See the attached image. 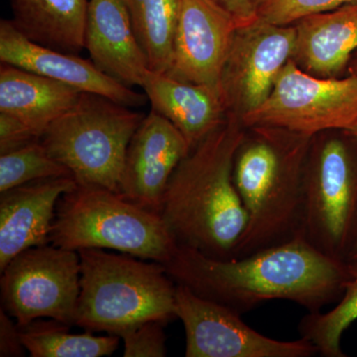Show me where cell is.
Returning <instances> with one entry per match:
<instances>
[{
	"mask_svg": "<svg viewBox=\"0 0 357 357\" xmlns=\"http://www.w3.org/2000/svg\"><path fill=\"white\" fill-rule=\"evenodd\" d=\"M163 265L178 285L241 314L272 300L321 312L340 301L349 279L347 262L319 252L302 237L227 259L178 244Z\"/></svg>",
	"mask_w": 357,
	"mask_h": 357,
	"instance_id": "obj_1",
	"label": "cell"
},
{
	"mask_svg": "<svg viewBox=\"0 0 357 357\" xmlns=\"http://www.w3.org/2000/svg\"><path fill=\"white\" fill-rule=\"evenodd\" d=\"M245 133L236 115L192 148L175 169L160 215L178 245L231 258L248 213L234 184V164Z\"/></svg>",
	"mask_w": 357,
	"mask_h": 357,
	"instance_id": "obj_2",
	"label": "cell"
},
{
	"mask_svg": "<svg viewBox=\"0 0 357 357\" xmlns=\"http://www.w3.org/2000/svg\"><path fill=\"white\" fill-rule=\"evenodd\" d=\"M234 164V184L248 223L231 258H241L302 237L305 172L312 137L253 128Z\"/></svg>",
	"mask_w": 357,
	"mask_h": 357,
	"instance_id": "obj_3",
	"label": "cell"
},
{
	"mask_svg": "<svg viewBox=\"0 0 357 357\" xmlns=\"http://www.w3.org/2000/svg\"><path fill=\"white\" fill-rule=\"evenodd\" d=\"M81 293L76 326L122 333L176 316V283L162 263L100 248L81 249Z\"/></svg>",
	"mask_w": 357,
	"mask_h": 357,
	"instance_id": "obj_4",
	"label": "cell"
},
{
	"mask_svg": "<svg viewBox=\"0 0 357 357\" xmlns=\"http://www.w3.org/2000/svg\"><path fill=\"white\" fill-rule=\"evenodd\" d=\"M50 243L75 251H117L162 264L178 246L160 213L119 192L82 185L59 199Z\"/></svg>",
	"mask_w": 357,
	"mask_h": 357,
	"instance_id": "obj_5",
	"label": "cell"
},
{
	"mask_svg": "<svg viewBox=\"0 0 357 357\" xmlns=\"http://www.w3.org/2000/svg\"><path fill=\"white\" fill-rule=\"evenodd\" d=\"M145 115L96 93H82L76 105L42 134V144L77 185L119 194L131 138Z\"/></svg>",
	"mask_w": 357,
	"mask_h": 357,
	"instance_id": "obj_6",
	"label": "cell"
},
{
	"mask_svg": "<svg viewBox=\"0 0 357 357\" xmlns=\"http://www.w3.org/2000/svg\"><path fill=\"white\" fill-rule=\"evenodd\" d=\"M357 222V141L321 138L309 148L303 197L302 238L347 262Z\"/></svg>",
	"mask_w": 357,
	"mask_h": 357,
	"instance_id": "obj_7",
	"label": "cell"
},
{
	"mask_svg": "<svg viewBox=\"0 0 357 357\" xmlns=\"http://www.w3.org/2000/svg\"><path fill=\"white\" fill-rule=\"evenodd\" d=\"M241 121L246 128L278 129L305 137L349 130L357 122V75L317 77L291 59L267 100Z\"/></svg>",
	"mask_w": 357,
	"mask_h": 357,
	"instance_id": "obj_8",
	"label": "cell"
},
{
	"mask_svg": "<svg viewBox=\"0 0 357 357\" xmlns=\"http://www.w3.org/2000/svg\"><path fill=\"white\" fill-rule=\"evenodd\" d=\"M0 287L2 307L20 328L41 318L76 325L79 252L54 244L27 249L2 270Z\"/></svg>",
	"mask_w": 357,
	"mask_h": 357,
	"instance_id": "obj_9",
	"label": "cell"
},
{
	"mask_svg": "<svg viewBox=\"0 0 357 357\" xmlns=\"http://www.w3.org/2000/svg\"><path fill=\"white\" fill-rule=\"evenodd\" d=\"M176 316L185 333L187 357H311L310 340L283 342L256 332L230 307L176 284Z\"/></svg>",
	"mask_w": 357,
	"mask_h": 357,
	"instance_id": "obj_10",
	"label": "cell"
},
{
	"mask_svg": "<svg viewBox=\"0 0 357 357\" xmlns=\"http://www.w3.org/2000/svg\"><path fill=\"white\" fill-rule=\"evenodd\" d=\"M296 41L293 24L277 25L259 18L237 29L220 81L227 112L241 119L267 100L293 58Z\"/></svg>",
	"mask_w": 357,
	"mask_h": 357,
	"instance_id": "obj_11",
	"label": "cell"
},
{
	"mask_svg": "<svg viewBox=\"0 0 357 357\" xmlns=\"http://www.w3.org/2000/svg\"><path fill=\"white\" fill-rule=\"evenodd\" d=\"M239 25L211 0H181L172 64L166 74L220 91L225 63Z\"/></svg>",
	"mask_w": 357,
	"mask_h": 357,
	"instance_id": "obj_12",
	"label": "cell"
},
{
	"mask_svg": "<svg viewBox=\"0 0 357 357\" xmlns=\"http://www.w3.org/2000/svg\"><path fill=\"white\" fill-rule=\"evenodd\" d=\"M190 150L187 140L172 122L152 109L129 143L119 194L159 213L169 180Z\"/></svg>",
	"mask_w": 357,
	"mask_h": 357,
	"instance_id": "obj_13",
	"label": "cell"
},
{
	"mask_svg": "<svg viewBox=\"0 0 357 357\" xmlns=\"http://www.w3.org/2000/svg\"><path fill=\"white\" fill-rule=\"evenodd\" d=\"M0 61L77 89L107 96L126 107H141L147 96L107 76L91 60L36 43L11 20L0 22Z\"/></svg>",
	"mask_w": 357,
	"mask_h": 357,
	"instance_id": "obj_14",
	"label": "cell"
},
{
	"mask_svg": "<svg viewBox=\"0 0 357 357\" xmlns=\"http://www.w3.org/2000/svg\"><path fill=\"white\" fill-rule=\"evenodd\" d=\"M74 178H48L0 192V272L27 249L50 243L59 199Z\"/></svg>",
	"mask_w": 357,
	"mask_h": 357,
	"instance_id": "obj_15",
	"label": "cell"
},
{
	"mask_svg": "<svg viewBox=\"0 0 357 357\" xmlns=\"http://www.w3.org/2000/svg\"><path fill=\"white\" fill-rule=\"evenodd\" d=\"M84 48L98 69L129 88L141 86L150 70L123 0H89Z\"/></svg>",
	"mask_w": 357,
	"mask_h": 357,
	"instance_id": "obj_16",
	"label": "cell"
},
{
	"mask_svg": "<svg viewBox=\"0 0 357 357\" xmlns=\"http://www.w3.org/2000/svg\"><path fill=\"white\" fill-rule=\"evenodd\" d=\"M141 88L152 109L172 122L191 149L227 121L222 93L208 86L149 70Z\"/></svg>",
	"mask_w": 357,
	"mask_h": 357,
	"instance_id": "obj_17",
	"label": "cell"
},
{
	"mask_svg": "<svg viewBox=\"0 0 357 357\" xmlns=\"http://www.w3.org/2000/svg\"><path fill=\"white\" fill-rule=\"evenodd\" d=\"M296 28L293 60L314 76L335 77L357 51V2L307 16Z\"/></svg>",
	"mask_w": 357,
	"mask_h": 357,
	"instance_id": "obj_18",
	"label": "cell"
},
{
	"mask_svg": "<svg viewBox=\"0 0 357 357\" xmlns=\"http://www.w3.org/2000/svg\"><path fill=\"white\" fill-rule=\"evenodd\" d=\"M81 93L67 84L1 63L0 112L20 119L40 138L76 105Z\"/></svg>",
	"mask_w": 357,
	"mask_h": 357,
	"instance_id": "obj_19",
	"label": "cell"
},
{
	"mask_svg": "<svg viewBox=\"0 0 357 357\" xmlns=\"http://www.w3.org/2000/svg\"><path fill=\"white\" fill-rule=\"evenodd\" d=\"M88 0H10L15 27L36 43L79 53L84 48Z\"/></svg>",
	"mask_w": 357,
	"mask_h": 357,
	"instance_id": "obj_20",
	"label": "cell"
},
{
	"mask_svg": "<svg viewBox=\"0 0 357 357\" xmlns=\"http://www.w3.org/2000/svg\"><path fill=\"white\" fill-rule=\"evenodd\" d=\"M150 70L167 73L172 64L181 0H123Z\"/></svg>",
	"mask_w": 357,
	"mask_h": 357,
	"instance_id": "obj_21",
	"label": "cell"
},
{
	"mask_svg": "<svg viewBox=\"0 0 357 357\" xmlns=\"http://www.w3.org/2000/svg\"><path fill=\"white\" fill-rule=\"evenodd\" d=\"M57 321H34L20 328L23 347L32 357H102L112 356L119 345L114 335L72 333Z\"/></svg>",
	"mask_w": 357,
	"mask_h": 357,
	"instance_id": "obj_22",
	"label": "cell"
},
{
	"mask_svg": "<svg viewBox=\"0 0 357 357\" xmlns=\"http://www.w3.org/2000/svg\"><path fill=\"white\" fill-rule=\"evenodd\" d=\"M349 279L344 295L331 311L307 312L301 319V337L310 340L325 357H345L342 335L357 319V262H347Z\"/></svg>",
	"mask_w": 357,
	"mask_h": 357,
	"instance_id": "obj_23",
	"label": "cell"
},
{
	"mask_svg": "<svg viewBox=\"0 0 357 357\" xmlns=\"http://www.w3.org/2000/svg\"><path fill=\"white\" fill-rule=\"evenodd\" d=\"M68 176L73 177L49 154L40 139L0 154V192L34 181Z\"/></svg>",
	"mask_w": 357,
	"mask_h": 357,
	"instance_id": "obj_24",
	"label": "cell"
},
{
	"mask_svg": "<svg viewBox=\"0 0 357 357\" xmlns=\"http://www.w3.org/2000/svg\"><path fill=\"white\" fill-rule=\"evenodd\" d=\"M357 0H259V18L277 25H291L312 14L326 13Z\"/></svg>",
	"mask_w": 357,
	"mask_h": 357,
	"instance_id": "obj_25",
	"label": "cell"
},
{
	"mask_svg": "<svg viewBox=\"0 0 357 357\" xmlns=\"http://www.w3.org/2000/svg\"><path fill=\"white\" fill-rule=\"evenodd\" d=\"M163 321H146L128 332L121 337L124 342V357L166 356V335Z\"/></svg>",
	"mask_w": 357,
	"mask_h": 357,
	"instance_id": "obj_26",
	"label": "cell"
},
{
	"mask_svg": "<svg viewBox=\"0 0 357 357\" xmlns=\"http://www.w3.org/2000/svg\"><path fill=\"white\" fill-rule=\"evenodd\" d=\"M38 139L39 136L24 122L13 115L0 112V154Z\"/></svg>",
	"mask_w": 357,
	"mask_h": 357,
	"instance_id": "obj_27",
	"label": "cell"
},
{
	"mask_svg": "<svg viewBox=\"0 0 357 357\" xmlns=\"http://www.w3.org/2000/svg\"><path fill=\"white\" fill-rule=\"evenodd\" d=\"M1 307L0 310V356H23L25 347L20 338V326Z\"/></svg>",
	"mask_w": 357,
	"mask_h": 357,
	"instance_id": "obj_28",
	"label": "cell"
},
{
	"mask_svg": "<svg viewBox=\"0 0 357 357\" xmlns=\"http://www.w3.org/2000/svg\"><path fill=\"white\" fill-rule=\"evenodd\" d=\"M211 1L231 14L238 23L239 28L252 24L256 20H259V14H258L259 0H211Z\"/></svg>",
	"mask_w": 357,
	"mask_h": 357,
	"instance_id": "obj_29",
	"label": "cell"
},
{
	"mask_svg": "<svg viewBox=\"0 0 357 357\" xmlns=\"http://www.w3.org/2000/svg\"><path fill=\"white\" fill-rule=\"evenodd\" d=\"M347 262H357V222L349 255H347Z\"/></svg>",
	"mask_w": 357,
	"mask_h": 357,
	"instance_id": "obj_30",
	"label": "cell"
},
{
	"mask_svg": "<svg viewBox=\"0 0 357 357\" xmlns=\"http://www.w3.org/2000/svg\"><path fill=\"white\" fill-rule=\"evenodd\" d=\"M349 72L351 74L357 75V51L352 55L349 64Z\"/></svg>",
	"mask_w": 357,
	"mask_h": 357,
	"instance_id": "obj_31",
	"label": "cell"
},
{
	"mask_svg": "<svg viewBox=\"0 0 357 357\" xmlns=\"http://www.w3.org/2000/svg\"><path fill=\"white\" fill-rule=\"evenodd\" d=\"M345 132L349 134V135L352 136V137L357 141V122L356 124H354L349 130L345 131Z\"/></svg>",
	"mask_w": 357,
	"mask_h": 357,
	"instance_id": "obj_32",
	"label": "cell"
}]
</instances>
